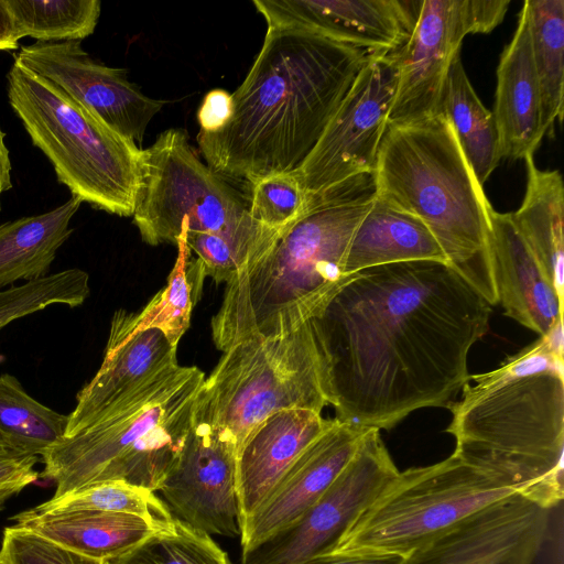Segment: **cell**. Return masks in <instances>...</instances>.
I'll return each mask as SVG.
<instances>
[{
    "label": "cell",
    "instance_id": "6da1fadb",
    "mask_svg": "<svg viewBox=\"0 0 564 564\" xmlns=\"http://www.w3.org/2000/svg\"><path fill=\"white\" fill-rule=\"evenodd\" d=\"M491 305L447 262L413 260L348 274L314 324L336 420L389 430L447 408L469 381L468 352Z\"/></svg>",
    "mask_w": 564,
    "mask_h": 564
},
{
    "label": "cell",
    "instance_id": "7a4b0ae2",
    "mask_svg": "<svg viewBox=\"0 0 564 564\" xmlns=\"http://www.w3.org/2000/svg\"><path fill=\"white\" fill-rule=\"evenodd\" d=\"M371 54L300 29L267 30L249 73L231 94L228 123L197 135L207 165L251 185L295 171Z\"/></svg>",
    "mask_w": 564,
    "mask_h": 564
},
{
    "label": "cell",
    "instance_id": "3957f363",
    "mask_svg": "<svg viewBox=\"0 0 564 564\" xmlns=\"http://www.w3.org/2000/svg\"><path fill=\"white\" fill-rule=\"evenodd\" d=\"M447 408L453 455L551 510L564 496L563 321L508 357L473 376Z\"/></svg>",
    "mask_w": 564,
    "mask_h": 564
},
{
    "label": "cell",
    "instance_id": "277c9868",
    "mask_svg": "<svg viewBox=\"0 0 564 564\" xmlns=\"http://www.w3.org/2000/svg\"><path fill=\"white\" fill-rule=\"evenodd\" d=\"M375 196L373 173L307 195L270 252L226 283L210 323L216 347L280 337L316 317L348 275L347 250Z\"/></svg>",
    "mask_w": 564,
    "mask_h": 564
},
{
    "label": "cell",
    "instance_id": "5b68a950",
    "mask_svg": "<svg viewBox=\"0 0 564 564\" xmlns=\"http://www.w3.org/2000/svg\"><path fill=\"white\" fill-rule=\"evenodd\" d=\"M373 181L376 195L419 218L448 264L491 306L496 305L488 247L492 206L447 119L438 113L388 124Z\"/></svg>",
    "mask_w": 564,
    "mask_h": 564
},
{
    "label": "cell",
    "instance_id": "8992f818",
    "mask_svg": "<svg viewBox=\"0 0 564 564\" xmlns=\"http://www.w3.org/2000/svg\"><path fill=\"white\" fill-rule=\"evenodd\" d=\"M204 380L194 366L165 368L64 436L41 457L40 477L56 486L52 498L112 480L159 491L181 455Z\"/></svg>",
    "mask_w": 564,
    "mask_h": 564
},
{
    "label": "cell",
    "instance_id": "52a82bcc",
    "mask_svg": "<svg viewBox=\"0 0 564 564\" xmlns=\"http://www.w3.org/2000/svg\"><path fill=\"white\" fill-rule=\"evenodd\" d=\"M8 95L72 196L110 214L133 215L141 148L17 62L8 74Z\"/></svg>",
    "mask_w": 564,
    "mask_h": 564
},
{
    "label": "cell",
    "instance_id": "ba28073f",
    "mask_svg": "<svg viewBox=\"0 0 564 564\" xmlns=\"http://www.w3.org/2000/svg\"><path fill=\"white\" fill-rule=\"evenodd\" d=\"M328 405L324 365L312 321L280 337H249L226 350L205 378L194 412L226 430L237 454L270 415Z\"/></svg>",
    "mask_w": 564,
    "mask_h": 564
},
{
    "label": "cell",
    "instance_id": "9c48e42d",
    "mask_svg": "<svg viewBox=\"0 0 564 564\" xmlns=\"http://www.w3.org/2000/svg\"><path fill=\"white\" fill-rule=\"evenodd\" d=\"M513 494L453 454L433 465L399 470L333 551L406 557L466 517Z\"/></svg>",
    "mask_w": 564,
    "mask_h": 564
},
{
    "label": "cell",
    "instance_id": "30bf717a",
    "mask_svg": "<svg viewBox=\"0 0 564 564\" xmlns=\"http://www.w3.org/2000/svg\"><path fill=\"white\" fill-rule=\"evenodd\" d=\"M247 215L248 202L203 163L185 130L169 129L141 150L132 217L148 245H176L184 230L218 231Z\"/></svg>",
    "mask_w": 564,
    "mask_h": 564
},
{
    "label": "cell",
    "instance_id": "8fae6325",
    "mask_svg": "<svg viewBox=\"0 0 564 564\" xmlns=\"http://www.w3.org/2000/svg\"><path fill=\"white\" fill-rule=\"evenodd\" d=\"M509 4L508 0H420L410 36L390 54L398 76L388 124L438 115L448 69L463 40L492 31Z\"/></svg>",
    "mask_w": 564,
    "mask_h": 564
},
{
    "label": "cell",
    "instance_id": "7c38bea8",
    "mask_svg": "<svg viewBox=\"0 0 564 564\" xmlns=\"http://www.w3.org/2000/svg\"><path fill=\"white\" fill-rule=\"evenodd\" d=\"M397 76L390 54L368 57L317 143L293 171L306 195L373 173Z\"/></svg>",
    "mask_w": 564,
    "mask_h": 564
},
{
    "label": "cell",
    "instance_id": "4fadbf2b",
    "mask_svg": "<svg viewBox=\"0 0 564 564\" xmlns=\"http://www.w3.org/2000/svg\"><path fill=\"white\" fill-rule=\"evenodd\" d=\"M399 473L377 429H369L341 473L294 522L243 549L241 564H297L332 552L354 521Z\"/></svg>",
    "mask_w": 564,
    "mask_h": 564
},
{
    "label": "cell",
    "instance_id": "5bb4252c",
    "mask_svg": "<svg viewBox=\"0 0 564 564\" xmlns=\"http://www.w3.org/2000/svg\"><path fill=\"white\" fill-rule=\"evenodd\" d=\"M159 491L173 517L194 529L240 536L236 443L195 412L181 455Z\"/></svg>",
    "mask_w": 564,
    "mask_h": 564
},
{
    "label": "cell",
    "instance_id": "9a60e30c",
    "mask_svg": "<svg viewBox=\"0 0 564 564\" xmlns=\"http://www.w3.org/2000/svg\"><path fill=\"white\" fill-rule=\"evenodd\" d=\"M14 62L46 79L139 148L154 116L165 105L128 79L126 69L94 61L80 41L35 42Z\"/></svg>",
    "mask_w": 564,
    "mask_h": 564
},
{
    "label": "cell",
    "instance_id": "2e32d148",
    "mask_svg": "<svg viewBox=\"0 0 564 564\" xmlns=\"http://www.w3.org/2000/svg\"><path fill=\"white\" fill-rule=\"evenodd\" d=\"M549 516L550 510L513 494L413 551L404 564H533Z\"/></svg>",
    "mask_w": 564,
    "mask_h": 564
},
{
    "label": "cell",
    "instance_id": "e0dca14e",
    "mask_svg": "<svg viewBox=\"0 0 564 564\" xmlns=\"http://www.w3.org/2000/svg\"><path fill=\"white\" fill-rule=\"evenodd\" d=\"M268 30L300 29L367 51L391 54L410 36L420 0H254Z\"/></svg>",
    "mask_w": 564,
    "mask_h": 564
},
{
    "label": "cell",
    "instance_id": "ac0fdd59",
    "mask_svg": "<svg viewBox=\"0 0 564 564\" xmlns=\"http://www.w3.org/2000/svg\"><path fill=\"white\" fill-rule=\"evenodd\" d=\"M368 427L334 423L313 441L240 525V544L251 547L300 518L333 484L357 452Z\"/></svg>",
    "mask_w": 564,
    "mask_h": 564
},
{
    "label": "cell",
    "instance_id": "d6986e66",
    "mask_svg": "<svg viewBox=\"0 0 564 564\" xmlns=\"http://www.w3.org/2000/svg\"><path fill=\"white\" fill-rule=\"evenodd\" d=\"M176 348L161 330L137 329L128 311H116L100 368L78 391L65 436L84 430L100 411L148 378L177 365Z\"/></svg>",
    "mask_w": 564,
    "mask_h": 564
},
{
    "label": "cell",
    "instance_id": "ffe728a7",
    "mask_svg": "<svg viewBox=\"0 0 564 564\" xmlns=\"http://www.w3.org/2000/svg\"><path fill=\"white\" fill-rule=\"evenodd\" d=\"M488 247L505 315L540 336L546 335L563 321V300L516 228L511 213L490 208Z\"/></svg>",
    "mask_w": 564,
    "mask_h": 564
},
{
    "label": "cell",
    "instance_id": "44dd1931",
    "mask_svg": "<svg viewBox=\"0 0 564 564\" xmlns=\"http://www.w3.org/2000/svg\"><path fill=\"white\" fill-rule=\"evenodd\" d=\"M333 423L316 411L290 409L270 415L250 433L237 454L240 525L304 449Z\"/></svg>",
    "mask_w": 564,
    "mask_h": 564
},
{
    "label": "cell",
    "instance_id": "7402d4cb",
    "mask_svg": "<svg viewBox=\"0 0 564 564\" xmlns=\"http://www.w3.org/2000/svg\"><path fill=\"white\" fill-rule=\"evenodd\" d=\"M492 116L501 160L534 155L545 137L542 128L541 91L533 63L529 11L519 13L512 40L497 66Z\"/></svg>",
    "mask_w": 564,
    "mask_h": 564
},
{
    "label": "cell",
    "instance_id": "603a6c76",
    "mask_svg": "<svg viewBox=\"0 0 564 564\" xmlns=\"http://www.w3.org/2000/svg\"><path fill=\"white\" fill-rule=\"evenodd\" d=\"M12 520L66 550L99 561L118 556L160 531L139 516L100 510L31 508Z\"/></svg>",
    "mask_w": 564,
    "mask_h": 564
},
{
    "label": "cell",
    "instance_id": "cb8c5ba5",
    "mask_svg": "<svg viewBox=\"0 0 564 564\" xmlns=\"http://www.w3.org/2000/svg\"><path fill=\"white\" fill-rule=\"evenodd\" d=\"M413 260L447 262L438 242L419 218L376 195L349 243L345 273Z\"/></svg>",
    "mask_w": 564,
    "mask_h": 564
},
{
    "label": "cell",
    "instance_id": "d4e9b609",
    "mask_svg": "<svg viewBox=\"0 0 564 564\" xmlns=\"http://www.w3.org/2000/svg\"><path fill=\"white\" fill-rule=\"evenodd\" d=\"M525 192L512 221L563 300L564 186L557 170H541L534 155L524 158Z\"/></svg>",
    "mask_w": 564,
    "mask_h": 564
},
{
    "label": "cell",
    "instance_id": "484cf974",
    "mask_svg": "<svg viewBox=\"0 0 564 564\" xmlns=\"http://www.w3.org/2000/svg\"><path fill=\"white\" fill-rule=\"evenodd\" d=\"M82 203L72 196L47 213L0 225V288L47 275L57 250L73 232L69 224Z\"/></svg>",
    "mask_w": 564,
    "mask_h": 564
},
{
    "label": "cell",
    "instance_id": "4316f807",
    "mask_svg": "<svg viewBox=\"0 0 564 564\" xmlns=\"http://www.w3.org/2000/svg\"><path fill=\"white\" fill-rule=\"evenodd\" d=\"M440 113L451 123L478 183L484 187L501 161L498 132L492 112L476 94L460 54L449 66Z\"/></svg>",
    "mask_w": 564,
    "mask_h": 564
},
{
    "label": "cell",
    "instance_id": "83f0119b",
    "mask_svg": "<svg viewBox=\"0 0 564 564\" xmlns=\"http://www.w3.org/2000/svg\"><path fill=\"white\" fill-rule=\"evenodd\" d=\"M283 231L259 224L248 213L240 221L221 230H184L180 237L199 261L206 276L227 283L263 259Z\"/></svg>",
    "mask_w": 564,
    "mask_h": 564
},
{
    "label": "cell",
    "instance_id": "f1b7e54d",
    "mask_svg": "<svg viewBox=\"0 0 564 564\" xmlns=\"http://www.w3.org/2000/svg\"><path fill=\"white\" fill-rule=\"evenodd\" d=\"M531 46L540 91L544 135L564 111V1L527 0Z\"/></svg>",
    "mask_w": 564,
    "mask_h": 564
},
{
    "label": "cell",
    "instance_id": "f546056e",
    "mask_svg": "<svg viewBox=\"0 0 564 564\" xmlns=\"http://www.w3.org/2000/svg\"><path fill=\"white\" fill-rule=\"evenodd\" d=\"M68 415L33 399L12 375H0V443L42 457L66 433Z\"/></svg>",
    "mask_w": 564,
    "mask_h": 564
},
{
    "label": "cell",
    "instance_id": "4dcf8cb0",
    "mask_svg": "<svg viewBox=\"0 0 564 564\" xmlns=\"http://www.w3.org/2000/svg\"><path fill=\"white\" fill-rule=\"evenodd\" d=\"M176 247L177 258L164 289L140 312H128L129 322L134 328H156L174 346L189 327L192 311L206 276L202 264L181 237L176 240Z\"/></svg>",
    "mask_w": 564,
    "mask_h": 564
},
{
    "label": "cell",
    "instance_id": "1f68e13d",
    "mask_svg": "<svg viewBox=\"0 0 564 564\" xmlns=\"http://www.w3.org/2000/svg\"><path fill=\"white\" fill-rule=\"evenodd\" d=\"M19 40L80 41L95 31L99 0H6Z\"/></svg>",
    "mask_w": 564,
    "mask_h": 564
},
{
    "label": "cell",
    "instance_id": "d6a6232c",
    "mask_svg": "<svg viewBox=\"0 0 564 564\" xmlns=\"http://www.w3.org/2000/svg\"><path fill=\"white\" fill-rule=\"evenodd\" d=\"M41 511L100 510L123 512L148 520L156 530H167L174 517L155 492L120 480L104 481L51 498L34 507Z\"/></svg>",
    "mask_w": 564,
    "mask_h": 564
},
{
    "label": "cell",
    "instance_id": "836d02e7",
    "mask_svg": "<svg viewBox=\"0 0 564 564\" xmlns=\"http://www.w3.org/2000/svg\"><path fill=\"white\" fill-rule=\"evenodd\" d=\"M102 564H232L209 534L174 518L167 530L155 531L129 551Z\"/></svg>",
    "mask_w": 564,
    "mask_h": 564
},
{
    "label": "cell",
    "instance_id": "e575fe53",
    "mask_svg": "<svg viewBox=\"0 0 564 564\" xmlns=\"http://www.w3.org/2000/svg\"><path fill=\"white\" fill-rule=\"evenodd\" d=\"M89 293L88 273L76 268L25 282L19 286H10L0 292V329L18 318L53 304L79 306Z\"/></svg>",
    "mask_w": 564,
    "mask_h": 564
},
{
    "label": "cell",
    "instance_id": "d590c367",
    "mask_svg": "<svg viewBox=\"0 0 564 564\" xmlns=\"http://www.w3.org/2000/svg\"><path fill=\"white\" fill-rule=\"evenodd\" d=\"M307 195L293 172L267 176L251 185L250 217L259 224L283 230L304 212Z\"/></svg>",
    "mask_w": 564,
    "mask_h": 564
},
{
    "label": "cell",
    "instance_id": "8d00e7d4",
    "mask_svg": "<svg viewBox=\"0 0 564 564\" xmlns=\"http://www.w3.org/2000/svg\"><path fill=\"white\" fill-rule=\"evenodd\" d=\"M0 557L2 564H102L66 550L18 524L4 528Z\"/></svg>",
    "mask_w": 564,
    "mask_h": 564
},
{
    "label": "cell",
    "instance_id": "74e56055",
    "mask_svg": "<svg viewBox=\"0 0 564 564\" xmlns=\"http://www.w3.org/2000/svg\"><path fill=\"white\" fill-rule=\"evenodd\" d=\"M40 457L11 449L0 443V510L6 501L36 481L40 474L35 465Z\"/></svg>",
    "mask_w": 564,
    "mask_h": 564
},
{
    "label": "cell",
    "instance_id": "f35d334b",
    "mask_svg": "<svg viewBox=\"0 0 564 564\" xmlns=\"http://www.w3.org/2000/svg\"><path fill=\"white\" fill-rule=\"evenodd\" d=\"M234 110L231 94L224 89H213L203 99L197 112L200 132L214 133L221 130L230 120Z\"/></svg>",
    "mask_w": 564,
    "mask_h": 564
},
{
    "label": "cell",
    "instance_id": "ab89813d",
    "mask_svg": "<svg viewBox=\"0 0 564 564\" xmlns=\"http://www.w3.org/2000/svg\"><path fill=\"white\" fill-rule=\"evenodd\" d=\"M405 557L370 552H328L306 558L297 564H404Z\"/></svg>",
    "mask_w": 564,
    "mask_h": 564
},
{
    "label": "cell",
    "instance_id": "60d3db41",
    "mask_svg": "<svg viewBox=\"0 0 564 564\" xmlns=\"http://www.w3.org/2000/svg\"><path fill=\"white\" fill-rule=\"evenodd\" d=\"M19 37L6 0H0V50H14Z\"/></svg>",
    "mask_w": 564,
    "mask_h": 564
},
{
    "label": "cell",
    "instance_id": "b9f144b4",
    "mask_svg": "<svg viewBox=\"0 0 564 564\" xmlns=\"http://www.w3.org/2000/svg\"><path fill=\"white\" fill-rule=\"evenodd\" d=\"M9 188H11V162L9 150L4 143V134L0 129V209L1 196Z\"/></svg>",
    "mask_w": 564,
    "mask_h": 564
},
{
    "label": "cell",
    "instance_id": "7bdbcfd3",
    "mask_svg": "<svg viewBox=\"0 0 564 564\" xmlns=\"http://www.w3.org/2000/svg\"><path fill=\"white\" fill-rule=\"evenodd\" d=\"M0 564H2L1 557H0Z\"/></svg>",
    "mask_w": 564,
    "mask_h": 564
}]
</instances>
